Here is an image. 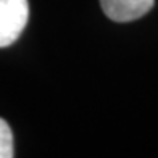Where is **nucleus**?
<instances>
[{
    "mask_svg": "<svg viewBox=\"0 0 158 158\" xmlns=\"http://www.w3.org/2000/svg\"><path fill=\"white\" fill-rule=\"evenodd\" d=\"M29 19L27 0H0V48L15 44Z\"/></svg>",
    "mask_w": 158,
    "mask_h": 158,
    "instance_id": "nucleus-1",
    "label": "nucleus"
},
{
    "mask_svg": "<svg viewBox=\"0 0 158 158\" xmlns=\"http://www.w3.org/2000/svg\"><path fill=\"white\" fill-rule=\"evenodd\" d=\"M155 0H100L102 10L116 23L139 19L152 10Z\"/></svg>",
    "mask_w": 158,
    "mask_h": 158,
    "instance_id": "nucleus-2",
    "label": "nucleus"
},
{
    "mask_svg": "<svg viewBox=\"0 0 158 158\" xmlns=\"http://www.w3.org/2000/svg\"><path fill=\"white\" fill-rule=\"evenodd\" d=\"M15 155L13 148V134L5 119L0 118V158H11Z\"/></svg>",
    "mask_w": 158,
    "mask_h": 158,
    "instance_id": "nucleus-3",
    "label": "nucleus"
}]
</instances>
